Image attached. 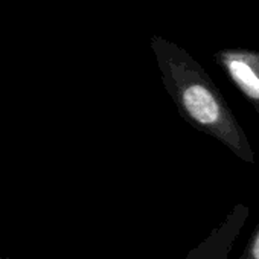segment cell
<instances>
[{
	"label": "cell",
	"mask_w": 259,
	"mask_h": 259,
	"mask_svg": "<svg viewBox=\"0 0 259 259\" xmlns=\"http://www.w3.org/2000/svg\"><path fill=\"white\" fill-rule=\"evenodd\" d=\"M245 218L247 210L244 207H236L221 226L213 229L209 236L194 247L183 259H227Z\"/></svg>",
	"instance_id": "1"
},
{
	"label": "cell",
	"mask_w": 259,
	"mask_h": 259,
	"mask_svg": "<svg viewBox=\"0 0 259 259\" xmlns=\"http://www.w3.org/2000/svg\"><path fill=\"white\" fill-rule=\"evenodd\" d=\"M229 72L236 84L253 99H259V78L251 70V67L241 60H229L227 61Z\"/></svg>",
	"instance_id": "2"
},
{
	"label": "cell",
	"mask_w": 259,
	"mask_h": 259,
	"mask_svg": "<svg viewBox=\"0 0 259 259\" xmlns=\"http://www.w3.org/2000/svg\"><path fill=\"white\" fill-rule=\"evenodd\" d=\"M239 259H259V226L248 238Z\"/></svg>",
	"instance_id": "3"
},
{
	"label": "cell",
	"mask_w": 259,
	"mask_h": 259,
	"mask_svg": "<svg viewBox=\"0 0 259 259\" xmlns=\"http://www.w3.org/2000/svg\"><path fill=\"white\" fill-rule=\"evenodd\" d=\"M0 259H11V257H8V256H7V257H0Z\"/></svg>",
	"instance_id": "4"
}]
</instances>
